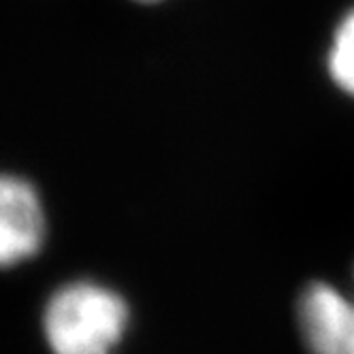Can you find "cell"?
<instances>
[{
    "mask_svg": "<svg viewBox=\"0 0 354 354\" xmlns=\"http://www.w3.org/2000/svg\"><path fill=\"white\" fill-rule=\"evenodd\" d=\"M129 310L120 295L92 282L60 288L45 310L43 328L54 354H109L122 339Z\"/></svg>",
    "mask_w": 354,
    "mask_h": 354,
    "instance_id": "1",
    "label": "cell"
},
{
    "mask_svg": "<svg viewBox=\"0 0 354 354\" xmlns=\"http://www.w3.org/2000/svg\"><path fill=\"white\" fill-rule=\"evenodd\" d=\"M45 235V218L35 188L11 175H0V267L35 257Z\"/></svg>",
    "mask_w": 354,
    "mask_h": 354,
    "instance_id": "2",
    "label": "cell"
},
{
    "mask_svg": "<svg viewBox=\"0 0 354 354\" xmlns=\"http://www.w3.org/2000/svg\"><path fill=\"white\" fill-rule=\"evenodd\" d=\"M299 326L312 354H354V301L333 286H308L299 299Z\"/></svg>",
    "mask_w": 354,
    "mask_h": 354,
    "instance_id": "3",
    "label": "cell"
},
{
    "mask_svg": "<svg viewBox=\"0 0 354 354\" xmlns=\"http://www.w3.org/2000/svg\"><path fill=\"white\" fill-rule=\"evenodd\" d=\"M328 68L335 84L344 92L354 94V11L348 13L337 26L331 56H328Z\"/></svg>",
    "mask_w": 354,
    "mask_h": 354,
    "instance_id": "4",
    "label": "cell"
},
{
    "mask_svg": "<svg viewBox=\"0 0 354 354\" xmlns=\"http://www.w3.org/2000/svg\"><path fill=\"white\" fill-rule=\"evenodd\" d=\"M139 3H156V0H139Z\"/></svg>",
    "mask_w": 354,
    "mask_h": 354,
    "instance_id": "5",
    "label": "cell"
}]
</instances>
